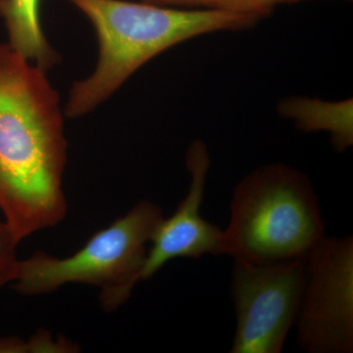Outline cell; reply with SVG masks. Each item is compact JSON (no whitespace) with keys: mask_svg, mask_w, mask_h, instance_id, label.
<instances>
[{"mask_svg":"<svg viewBox=\"0 0 353 353\" xmlns=\"http://www.w3.org/2000/svg\"><path fill=\"white\" fill-rule=\"evenodd\" d=\"M67 141L46 71L0 43V210L21 241L66 216Z\"/></svg>","mask_w":353,"mask_h":353,"instance_id":"1","label":"cell"},{"mask_svg":"<svg viewBox=\"0 0 353 353\" xmlns=\"http://www.w3.org/2000/svg\"><path fill=\"white\" fill-rule=\"evenodd\" d=\"M94 26L99 58L94 73L73 85L65 113L94 110L150 60L176 44L211 32L238 31L262 19L254 14L190 10L128 0H67Z\"/></svg>","mask_w":353,"mask_h":353,"instance_id":"2","label":"cell"},{"mask_svg":"<svg viewBox=\"0 0 353 353\" xmlns=\"http://www.w3.org/2000/svg\"><path fill=\"white\" fill-rule=\"evenodd\" d=\"M224 236V254L234 261L307 259L327 236L308 176L283 163L264 165L243 176L230 202Z\"/></svg>","mask_w":353,"mask_h":353,"instance_id":"3","label":"cell"},{"mask_svg":"<svg viewBox=\"0 0 353 353\" xmlns=\"http://www.w3.org/2000/svg\"><path fill=\"white\" fill-rule=\"evenodd\" d=\"M164 216L150 201L137 203L123 217L95 233L78 252L57 259L38 252L18 263L15 289L24 296L50 294L69 283L101 288V303L113 311L141 282L145 245Z\"/></svg>","mask_w":353,"mask_h":353,"instance_id":"4","label":"cell"},{"mask_svg":"<svg viewBox=\"0 0 353 353\" xmlns=\"http://www.w3.org/2000/svg\"><path fill=\"white\" fill-rule=\"evenodd\" d=\"M307 259L272 264L234 261L231 296L236 327L232 353H280L296 323Z\"/></svg>","mask_w":353,"mask_h":353,"instance_id":"5","label":"cell"},{"mask_svg":"<svg viewBox=\"0 0 353 353\" xmlns=\"http://www.w3.org/2000/svg\"><path fill=\"white\" fill-rule=\"evenodd\" d=\"M297 343L309 353L353 352V238H326L307 257L296 319Z\"/></svg>","mask_w":353,"mask_h":353,"instance_id":"6","label":"cell"},{"mask_svg":"<svg viewBox=\"0 0 353 353\" xmlns=\"http://www.w3.org/2000/svg\"><path fill=\"white\" fill-rule=\"evenodd\" d=\"M210 162L208 145L199 139L192 141L185 157L190 175L189 192L174 214L160 221L153 232L141 282L152 278L173 259L224 254V230L204 219L201 213Z\"/></svg>","mask_w":353,"mask_h":353,"instance_id":"7","label":"cell"},{"mask_svg":"<svg viewBox=\"0 0 353 353\" xmlns=\"http://www.w3.org/2000/svg\"><path fill=\"white\" fill-rule=\"evenodd\" d=\"M279 114L292 120L297 129L306 132H329L334 150L343 152L353 145V101H324L296 97L283 99Z\"/></svg>","mask_w":353,"mask_h":353,"instance_id":"8","label":"cell"},{"mask_svg":"<svg viewBox=\"0 0 353 353\" xmlns=\"http://www.w3.org/2000/svg\"><path fill=\"white\" fill-rule=\"evenodd\" d=\"M41 0H0V17L6 22L9 46L44 71L59 62V54L44 36Z\"/></svg>","mask_w":353,"mask_h":353,"instance_id":"9","label":"cell"},{"mask_svg":"<svg viewBox=\"0 0 353 353\" xmlns=\"http://www.w3.org/2000/svg\"><path fill=\"white\" fill-rule=\"evenodd\" d=\"M155 6L190 9V10L220 11L254 14L265 18L276 6L294 3V0H141Z\"/></svg>","mask_w":353,"mask_h":353,"instance_id":"10","label":"cell"},{"mask_svg":"<svg viewBox=\"0 0 353 353\" xmlns=\"http://www.w3.org/2000/svg\"><path fill=\"white\" fill-rule=\"evenodd\" d=\"M19 243L6 221H0V289L15 281L19 263L16 250Z\"/></svg>","mask_w":353,"mask_h":353,"instance_id":"11","label":"cell"},{"mask_svg":"<svg viewBox=\"0 0 353 353\" xmlns=\"http://www.w3.org/2000/svg\"><path fill=\"white\" fill-rule=\"evenodd\" d=\"M32 348L31 340L24 341L15 336L0 338V353L32 352Z\"/></svg>","mask_w":353,"mask_h":353,"instance_id":"12","label":"cell"},{"mask_svg":"<svg viewBox=\"0 0 353 353\" xmlns=\"http://www.w3.org/2000/svg\"><path fill=\"white\" fill-rule=\"evenodd\" d=\"M301 1V0H294V2Z\"/></svg>","mask_w":353,"mask_h":353,"instance_id":"13","label":"cell"}]
</instances>
